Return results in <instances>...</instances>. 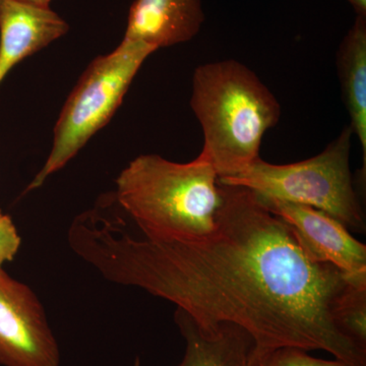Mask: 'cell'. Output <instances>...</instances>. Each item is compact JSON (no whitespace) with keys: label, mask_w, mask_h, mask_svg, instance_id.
Masks as SVG:
<instances>
[{"label":"cell","mask_w":366,"mask_h":366,"mask_svg":"<svg viewBox=\"0 0 366 366\" xmlns=\"http://www.w3.org/2000/svg\"><path fill=\"white\" fill-rule=\"evenodd\" d=\"M219 189L215 229L201 239H152L136 227L137 234L107 196L72 221L69 247L108 281L174 303L204 331L242 327L254 340L252 356L296 347L366 366L365 351L335 322L347 291L366 282L308 259L287 224L252 190Z\"/></svg>","instance_id":"6da1fadb"},{"label":"cell","mask_w":366,"mask_h":366,"mask_svg":"<svg viewBox=\"0 0 366 366\" xmlns=\"http://www.w3.org/2000/svg\"><path fill=\"white\" fill-rule=\"evenodd\" d=\"M115 182L117 204L146 237L192 242L215 229L221 204L218 175L203 153L189 163L141 155Z\"/></svg>","instance_id":"7a4b0ae2"},{"label":"cell","mask_w":366,"mask_h":366,"mask_svg":"<svg viewBox=\"0 0 366 366\" xmlns=\"http://www.w3.org/2000/svg\"><path fill=\"white\" fill-rule=\"evenodd\" d=\"M190 107L203 129L201 153L218 178L235 177L257 161L264 134L281 117L280 103L268 86L234 59L197 67Z\"/></svg>","instance_id":"3957f363"},{"label":"cell","mask_w":366,"mask_h":366,"mask_svg":"<svg viewBox=\"0 0 366 366\" xmlns=\"http://www.w3.org/2000/svg\"><path fill=\"white\" fill-rule=\"evenodd\" d=\"M353 132L347 124L315 157L287 165L254 161L235 177L219 183L245 187L264 197L312 207L333 217L349 230L365 232V218L350 170Z\"/></svg>","instance_id":"277c9868"},{"label":"cell","mask_w":366,"mask_h":366,"mask_svg":"<svg viewBox=\"0 0 366 366\" xmlns=\"http://www.w3.org/2000/svg\"><path fill=\"white\" fill-rule=\"evenodd\" d=\"M155 51L144 43L124 39L109 54L89 64L60 112L51 152L25 194L62 169L110 122L137 71Z\"/></svg>","instance_id":"5b68a950"},{"label":"cell","mask_w":366,"mask_h":366,"mask_svg":"<svg viewBox=\"0 0 366 366\" xmlns=\"http://www.w3.org/2000/svg\"><path fill=\"white\" fill-rule=\"evenodd\" d=\"M44 308L25 284L0 269V365L60 366Z\"/></svg>","instance_id":"8992f818"},{"label":"cell","mask_w":366,"mask_h":366,"mask_svg":"<svg viewBox=\"0 0 366 366\" xmlns=\"http://www.w3.org/2000/svg\"><path fill=\"white\" fill-rule=\"evenodd\" d=\"M259 197L274 215L287 224L308 259L332 264L354 280L366 282V247L345 225L312 207Z\"/></svg>","instance_id":"52a82bcc"},{"label":"cell","mask_w":366,"mask_h":366,"mask_svg":"<svg viewBox=\"0 0 366 366\" xmlns=\"http://www.w3.org/2000/svg\"><path fill=\"white\" fill-rule=\"evenodd\" d=\"M69 26L49 7L0 0V84L21 60L64 37Z\"/></svg>","instance_id":"ba28073f"},{"label":"cell","mask_w":366,"mask_h":366,"mask_svg":"<svg viewBox=\"0 0 366 366\" xmlns=\"http://www.w3.org/2000/svg\"><path fill=\"white\" fill-rule=\"evenodd\" d=\"M204 21L202 0H134L124 39L171 47L194 39Z\"/></svg>","instance_id":"9c48e42d"},{"label":"cell","mask_w":366,"mask_h":366,"mask_svg":"<svg viewBox=\"0 0 366 366\" xmlns=\"http://www.w3.org/2000/svg\"><path fill=\"white\" fill-rule=\"evenodd\" d=\"M174 320L185 340L184 355L175 366H250L254 343L242 327L223 324L204 331L179 308Z\"/></svg>","instance_id":"30bf717a"},{"label":"cell","mask_w":366,"mask_h":366,"mask_svg":"<svg viewBox=\"0 0 366 366\" xmlns=\"http://www.w3.org/2000/svg\"><path fill=\"white\" fill-rule=\"evenodd\" d=\"M337 71L344 104L350 117L353 134L357 137L366 166V16H356L337 52Z\"/></svg>","instance_id":"8fae6325"},{"label":"cell","mask_w":366,"mask_h":366,"mask_svg":"<svg viewBox=\"0 0 366 366\" xmlns=\"http://www.w3.org/2000/svg\"><path fill=\"white\" fill-rule=\"evenodd\" d=\"M339 330L366 352V286L353 285L342 297L335 312Z\"/></svg>","instance_id":"7c38bea8"},{"label":"cell","mask_w":366,"mask_h":366,"mask_svg":"<svg viewBox=\"0 0 366 366\" xmlns=\"http://www.w3.org/2000/svg\"><path fill=\"white\" fill-rule=\"evenodd\" d=\"M250 366H351L344 361L325 360L310 355L296 347H280L259 355H252Z\"/></svg>","instance_id":"4fadbf2b"},{"label":"cell","mask_w":366,"mask_h":366,"mask_svg":"<svg viewBox=\"0 0 366 366\" xmlns=\"http://www.w3.org/2000/svg\"><path fill=\"white\" fill-rule=\"evenodd\" d=\"M19 235L13 219L0 209V269L7 262H11L21 247Z\"/></svg>","instance_id":"5bb4252c"},{"label":"cell","mask_w":366,"mask_h":366,"mask_svg":"<svg viewBox=\"0 0 366 366\" xmlns=\"http://www.w3.org/2000/svg\"><path fill=\"white\" fill-rule=\"evenodd\" d=\"M357 16H366V0H348Z\"/></svg>","instance_id":"9a60e30c"},{"label":"cell","mask_w":366,"mask_h":366,"mask_svg":"<svg viewBox=\"0 0 366 366\" xmlns=\"http://www.w3.org/2000/svg\"><path fill=\"white\" fill-rule=\"evenodd\" d=\"M20 1L26 2V4H35V6L49 7L50 2L52 0H20Z\"/></svg>","instance_id":"2e32d148"},{"label":"cell","mask_w":366,"mask_h":366,"mask_svg":"<svg viewBox=\"0 0 366 366\" xmlns=\"http://www.w3.org/2000/svg\"><path fill=\"white\" fill-rule=\"evenodd\" d=\"M134 366H141V360L139 358H137L136 361H134Z\"/></svg>","instance_id":"e0dca14e"}]
</instances>
